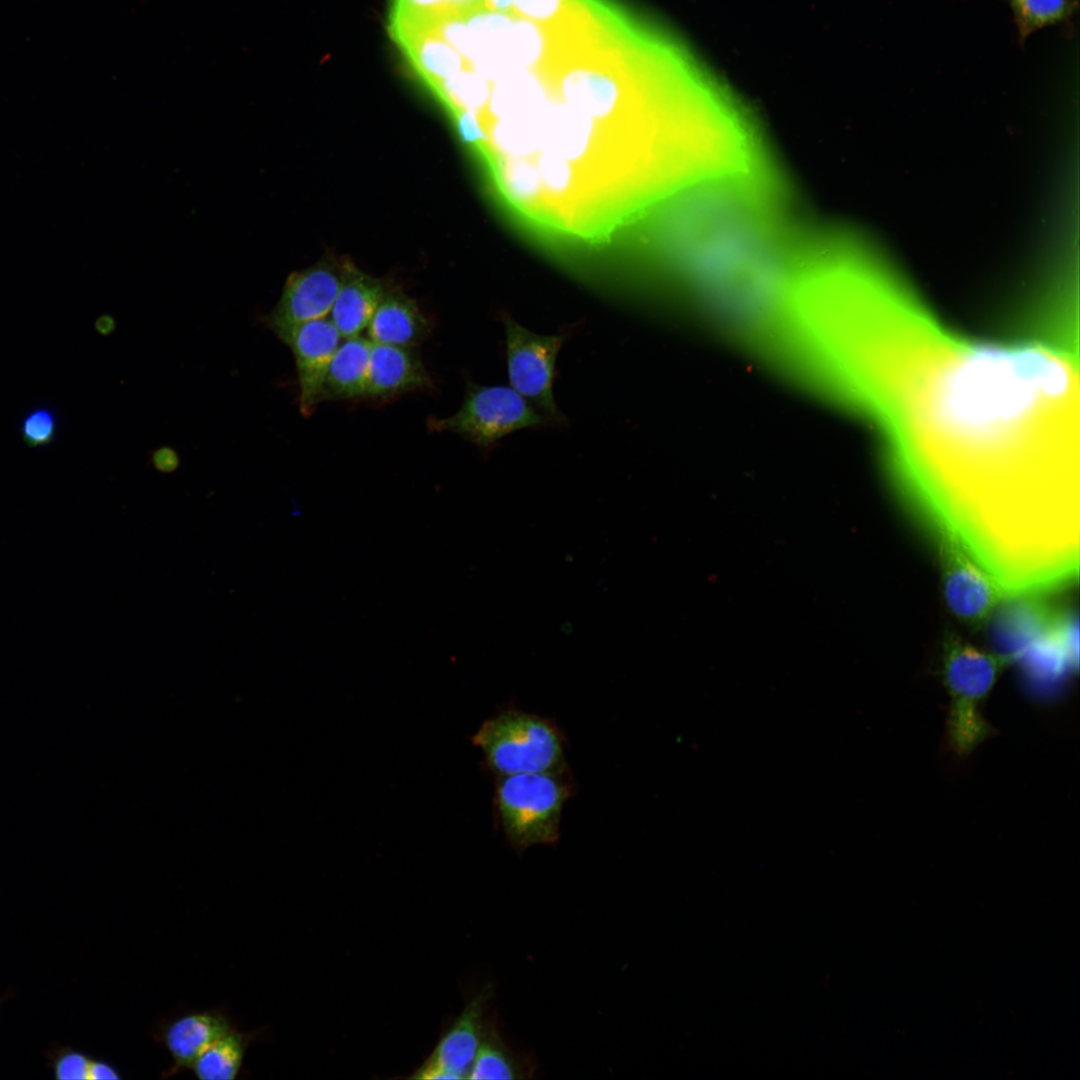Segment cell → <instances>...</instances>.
<instances>
[{
	"instance_id": "14",
	"label": "cell",
	"mask_w": 1080,
	"mask_h": 1080,
	"mask_svg": "<svg viewBox=\"0 0 1080 1080\" xmlns=\"http://www.w3.org/2000/svg\"><path fill=\"white\" fill-rule=\"evenodd\" d=\"M430 323L416 302L398 289H386L368 327L373 343L410 347L428 335Z\"/></svg>"
},
{
	"instance_id": "5",
	"label": "cell",
	"mask_w": 1080,
	"mask_h": 1080,
	"mask_svg": "<svg viewBox=\"0 0 1080 1080\" xmlns=\"http://www.w3.org/2000/svg\"><path fill=\"white\" fill-rule=\"evenodd\" d=\"M563 773H519L501 776L495 804L505 836L522 852L559 839L561 812L572 793Z\"/></svg>"
},
{
	"instance_id": "2",
	"label": "cell",
	"mask_w": 1080,
	"mask_h": 1080,
	"mask_svg": "<svg viewBox=\"0 0 1080 1080\" xmlns=\"http://www.w3.org/2000/svg\"><path fill=\"white\" fill-rule=\"evenodd\" d=\"M774 191L722 182L684 191L653 227V246L704 304L741 330L776 318L791 255L771 213Z\"/></svg>"
},
{
	"instance_id": "12",
	"label": "cell",
	"mask_w": 1080,
	"mask_h": 1080,
	"mask_svg": "<svg viewBox=\"0 0 1080 1080\" xmlns=\"http://www.w3.org/2000/svg\"><path fill=\"white\" fill-rule=\"evenodd\" d=\"M235 1027L237 1024L221 1007L187 1010L159 1024L154 1038L172 1059L166 1077L190 1070L203 1050Z\"/></svg>"
},
{
	"instance_id": "19",
	"label": "cell",
	"mask_w": 1080,
	"mask_h": 1080,
	"mask_svg": "<svg viewBox=\"0 0 1080 1080\" xmlns=\"http://www.w3.org/2000/svg\"><path fill=\"white\" fill-rule=\"evenodd\" d=\"M532 1072L531 1064L505 1044L495 1022L486 1018L481 1042L467 1078L524 1079L530 1077Z\"/></svg>"
},
{
	"instance_id": "26",
	"label": "cell",
	"mask_w": 1080,
	"mask_h": 1080,
	"mask_svg": "<svg viewBox=\"0 0 1080 1080\" xmlns=\"http://www.w3.org/2000/svg\"><path fill=\"white\" fill-rule=\"evenodd\" d=\"M152 462L158 471L170 473L177 469L179 458L173 449L164 447L154 452Z\"/></svg>"
},
{
	"instance_id": "13",
	"label": "cell",
	"mask_w": 1080,
	"mask_h": 1080,
	"mask_svg": "<svg viewBox=\"0 0 1080 1080\" xmlns=\"http://www.w3.org/2000/svg\"><path fill=\"white\" fill-rule=\"evenodd\" d=\"M420 357L410 347L373 343L367 397L388 398L431 387Z\"/></svg>"
},
{
	"instance_id": "15",
	"label": "cell",
	"mask_w": 1080,
	"mask_h": 1080,
	"mask_svg": "<svg viewBox=\"0 0 1080 1080\" xmlns=\"http://www.w3.org/2000/svg\"><path fill=\"white\" fill-rule=\"evenodd\" d=\"M386 289L380 280L350 267L329 314L342 338L367 329Z\"/></svg>"
},
{
	"instance_id": "4",
	"label": "cell",
	"mask_w": 1080,
	"mask_h": 1080,
	"mask_svg": "<svg viewBox=\"0 0 1080 1080\" xmlns=\"http://www.w3.org/2000/svg\"><path fill=\"white\" fill-rule=\"evenodd\" d=\"M472 742L500 776L564 773V740L559 729L535 714L509 709L486 720Z\"/></svg>"
},
{
	"instance_id": "11",
	"label": "cell",
	"mask_w": 1080,
	"mask_h": 1080,
	"mask_svg": "<svg viewBox=\"0 0 1080 1080\" xmlns=\"http://www.w3.org/2000/svg\"><path fill=\"white\" fill-rule=\"evenodd\" d=\"M341 338L326 317L299 325L285 343L295 358L299 409L303 416H310L321 402L324 379Z\"/></svg>"
},
{
	"instance_id": "21",
	"label": "cell",
	"mask_w": 1080,
	"mask_h": 1080,
	"mask_svg": "<svg viewBox=\"0 0 1080 1080\" xmlns=\"http://www.w3.org/2000/svg\"><path fill=\"white\" fill-rule=\"evenodd\" d=\"M47 1059L57 1080L88 1079L92 1058L81 1050L55 1045L47 1052Z\"/></svg>"
},
{
	"instance_id": "27",
	"label": "cell",
	"mask_w": 1080,
	"mask_h": 1080,
	"mask_svg": "<svg viewBox=\"0 0 1080 1080\" xmlns=\"http://www.w3.org/2000/svg\"><path fill=\"white\" fill-rule=\"evenodd\" d=\"M514 1L515 0H484L483 7L489 11L511 14Z\"/></svg>"
},
{
	"instance_id": "7",
	"label": "cell",
	"mask_w": 1080,
	"mask_h": 1080,
	"mask_svg": "<svg viewBox=\"0 0 1080 1080\" xmlns=\"http://www.w3.org/2000/svg\"><path fill=\"white\" fill-rule=\"evenodd\" d=\"M502 323L511 387L553 424H566L567 419L555 402L553 383L556 359L567 334L540 335L506 314Z\"/></svg>"
},
{
	"instance_id": "17",
	"label": "cell",
	"mask_w": 1080,
	"mask_h": 1080,
	"mask_svg": "<svg viewBox=\"0 0 1080 1080\" xmlns=\"http://www.w3.org/2000/svg\"><path fill=\"white\" fill-rule=\"evenodd\" d=\"M484 0H392L389 33L392 39L428 29L484 9Z\"/></svg>"
},
{
	"instance_id": "16",
	"label": "cell",
	"mask_w": 1080,
	"mask_h": 1080,
	"mask_svg": "<svg viewBox=\"0 0 1080 1080\" xmlns=\"http://www.w3.org/2000/svg\"><path fill=\"white\" fill-rule=\"evenodd\" d=\"M371 347L372 342L360 336L340 343L324 379L321 401L367 397Z\"/></svg>"
},
{
	"instance_id": "8",
	"label": "cell",
	"mask_w": 1080,
	"mask_h": 1080,
	"mask_svg": "<svg viewBox=\"0 0 1080 1080\" xmlns=\"http://www.w3.org/2000/svg\"><path fill=\"white\" fill-rule=\"evenodd\" d=\"M933 534L937 541L940 580L946 606L962 624L978 629L1008 596L952 535L944 532Z\"/></svg>"
},
{
	"instance_id": "23",
	"label": "cell",
	"mask_w": 1080,
	"mask_h": 1080,
	"mask_svg": "<svg viewBox=\"0 0 1080 1080\" xmlns=\"http://www.w3.org/2000/svg\"><path fill=\"white\" fill-rule=\"evenodd\" d=\"M576 0H515L513 15L550 26L560 20L573 7Z\"/></svg>"
},
{
	"instance_id": "20",
	"label": "cell",
	"mask_w": 1080,
	"mask_h": 1080,
	"mask_svg": "<svg viewBox=\"0 0 1080 1080\" xmlns=\"http://www.w3.org/2000/svg\"><path fill=\"white\" fill-rule=\"evenodd\" d=\"M1019 42L1032 33L1063 22L1078 8V0H1009Z\"/></svg>"
},
{
	"instance_id": "6",
	"label": "cell",
	"mask_w": 1080,
	"mask_h": 1080,
	"mask_svg": "<svg viewBox=\"0 0 1080 1080\" xmlns=\"http://www.w3.org/2000/svg\"><path fill=\"white\" fill-rule=\"evenodd\" d=\"M427 425L431 431L456 433L487 450L517 430L553 423L512 387L468 382L459 410L448 417H431Z\"/></svg>"
},
{
	"instance_id": "22",
	"label": "cell",
	"mask_w": 1080,
	"mask_h": 1080,
	"mask_svg": "<svg viewBox=\"0 0 1080 1080\" xmlns=\"http://www.w3.org/2000/svg\"><path fill=\"white\" fill-rule=\"evenodd\" d=\"M58 430L57 416L49 407L39 406L27 413L21 423L20 433L29 447L49 445L56 438Z\"/></svg>"
},
{
	"instance_id": "10",
	"label": "cell",
	"mask_w": 1080,
	"mask_h": 1080,
	"mask_svg": "<svg viewBox=\"0 0 1080 1080\" xmlns=\"http://www.w3.org/2000/svg\"><path fill=\"white\" fill-rule=\"evenodd\" d=\"M492 995L493 988L487 985L467 1002L463 1011L411 1078H467L481 1042L485 1013Z\"/></svg>"
},
{
	"instance_id": "3",
	"label": "cell",
	"mask_w": 1080,
	"mask_h": 1080,
	"mask_svg": "<svg viewBox=\"0 0 1080 1080\" xmlns=\"http://www.w3.org/2000/svg\"><path fill=\"white\" fill-rule=\"evenodd\" d=\"M1009 664L1011 660L1001 653L979 649L953 633L946 634L941 675L949 697L947 742L955 754L968 755L992 734L981 706Z\"/></svg>"
},
{
	"instance_id": "24",
	"label": "cell",
	"mask_w": 1080,
	"mask_h": 1080,
	"mask_svg": "<svg viewBox=\"0 0 1080 1080\" xmlns=\"http://www.w3.org/2000/svg\"><path fill=\"white\" fill-rule=\"evenodd\" d=\"M457 126L463 140L467 143H480L484 135L476 116L470 111H462L457 118Z\"/></svg>"
},
{
	"instance_id": "9",
	"label": "cell",
	"mask_w": 1080,
	"mask_h": 1080,
	"mask_svg": "<svg viewBox=\"0 0 1080 1080\" xmlns=\"http://www.w3.org/2000/svg\"><path fill=\"white\" fill-rule=\"evenodd\" d=\"M352 266L348 262L327 259L286 280L280 299L265 322L284 343L299 325L326 318Z\"/></svg>"
},
{
	"instance_id": "25",
	"label": "cell",
	"mask_w": 1080,
	"mask_h": 1080,
	"mask_svg": "<svg viewBox=\"0 0 1080 1080\" xmlns=\"http://www.w3.org/2000/svg\"><path fill=\"white\" fill-rule=\"evenodd\" d=\"M122 1075L119 1070L109 1061L104 1059H92L89 1067V1080H118Z\"/></svg>"
},
{
	"instance_id": "1",
	"label": "cell",
	"mask_w": 1080,
	"mask_h": 1080,
	"mask_svg": "<svg viewBox=\"0 0 1080 1080\" xmlns=\"http://www.w3.org/2000/svg\"><path fill=\"white\" fill-rule=\"evenodd\" d=\"M1077 382L1070 355L1048 340H964L925 312L885 341L865 414L910 501L979 515L1027 500L1057 471L1076 429Z\"/></svg>"
},
{
	"instance_id": "18",
	"label": "cell",
	"mask_w": 1080,
	"mask_h": 1080,
	"mask_svg": "<svg viewBox=\"0 0 1080 1080\" xmlns=\"http://www.w3.org/2000/svg\"><path fill=\"white\" fill-rule=\"evenodd\" d=\"M257 1031H241L235 1027L222 1035L193 1062L190 1070L201 1080L236 1079L243 1066L248 1047L257 1039Z\"/></svg>"
}]
</instances>
